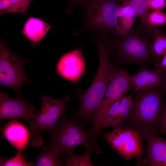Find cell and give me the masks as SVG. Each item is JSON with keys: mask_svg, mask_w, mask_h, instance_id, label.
I'll return each instance as SVG.
<instances>
[{"mask_svg": "<svg viewBox=\"0 0 166 166\" xmlns=\"http://www.w3.org/2000/svg\"><path fill=\"white\" fill-rule=\"evenodd\" d=\"M42 99L41 111L30 123V142L32 145L38 140L42 132L47 131L49 134L51 133L66 109V102L69 100L68 96L63 99L58 100L42 96Z\"/></svg>", "mask_w": 166, "mask_h": 166, "instance_id": "cell-8", "label": "cell"}, {"mask_svg": "<svg viewBox=\"0 0 166 166\" xmlns=\"http://www.w3.org/2000/svg\"><path fill=\"white\" fill-rule=\"evenodd\" d=\"M134 93L132 107L124 127L132 128L141 133L159 132L166 108L161 89H141Z\"/></svg>", "mask_w": 166, "mask_h": 166, "instance_id": "cell-3", "label": "cell"}, {"mask_svg": "<svg viewBox=\"0 0 166 166\" xmlns=\"http://www.w3.org/2000/svg\"><path fill=\"white\" fill-rule=\"evenodd\" d=\"M89 0H69L68 6L66 9L68 12L72 11L73 7L80 4L82 5Z\"/></svg>", "mask_w": 166, "mask_h": 166, "instance_id": "cell-27", "label": "cell"}, {"mask_svg": "<svg viewBox=\"0 0 166 166\" xmlns=\"http://www.w3.org/2000/svg\"><path fill=\"white\" fill-rule=\"evenodd\" d=\"M148 21L149 27H158L166 24V14L160 10H153L149 12Z\"/></svg>", "mask_w": 166, "mask_h": 166, "instance_id": "cell-23", "label": "cell"}, {"mask_svg": "<svg viewBox=\"0 0 166 166\" xmlns=\"http://www.w3.org/2000/svg\"><path fill=\"white\" fill-rule=\"evenodd\" d=\"M156 68H158L162 71L166 72V53L163 56L161 60L154 64Z\"/></svg>", "mask_w": 166, "mask_h": 166, "instance_id": "cell-26", "label": "cell"}, {"mask_svg": "<svg viewBox=\"0 0 166 166\" xmlns=\"http://www.w3.org/2000/svg\"><path fill=\"white\" fill-rule=\"evenodd\" d=\"M65 164L54 149L48 144L42 148L40 154L33 164L36 166H59Z\"/></svg>", "mask_w": 166, "mask_h": 166, "instance_id": "cell-18", "label": "cell"}, {"mask_svg": "<svg viewBox=\"0 0 166 166\" xmlns=\"http://www.w3.org/2000/svg\"><path fill=\"white\" fill-rule=\"evenodd\" d=\"M165 9H166V7H165ZM165 14H166V13Z\"/></svg>", "mask_w": 166, "mask_h": 166, "instance_id": "cell-30", "label": "cell"}, {"mask_svg": "<svg viewBox=\"0 0 166 166\" xmlns=\"http://www.w3.org/2000/svg\"><path fill=\"white\" fill-rule=\"evenodd\" d=\"M26 60L21 58L12 53L5 43L0 42V84L9 87L19 93L22 83L30 82L25 74L23 67Z\"/></svg>", "mask_w": 166, "mask_h": 166, "instance_id": "cell-9", "label": "cell"}, {"mask_svg": "<svg viewBox=\"0 0 166 166\" xmlns=\"http://www.w3.org/2000/svg\"><path fill=\"white\" fill-rule=\"evenodd\" d=\"M154 28L134 27L127 32L111 37L113 43L112 54L121 64H135L148 68L154 63L152 50Z\"/></svg>", "mask_w": 166, "mask_h": 166, "instance_id": "cell-2", "label": "cell"}, {"mask_svg": "<svg viewBox=\"0 0 166 166\" xmlns=\"http://www.w3.org/2000/svg\"><path fill=\"white\" fill-rule=\"evenodd\" d=\"M93 41L97 44L99 49L98 69L88 90L83 93L80 91H77L80 105L76 117L84 122L90 121L101 102L108 85L118 68L110 59L113 49L111 38L98 33Z\"/></svg>", "mask_w": 166, "mask_h": 166, "instance_id": "cell-1", "label": "cell"}, {"mask_svg": "<svg viewBox=\"0 0 166 166\" xmlns=\"http://www.w3.org/2000/svg\"><path fill=\"white\" fill-rule=\"evenodd\" d=\"M93 152L90 150H85V153L81 155H75L74 152L67 155L65 166H94L91 162L90 157Z\"/></svg>", "mask_w": 166, "mask_h": 166, "instance_id": "cell-22", "label": "cell"}, {"mask_svg": "<svg viewBox=\"0 0 166 166\" xmlns=\"http://www.w3.org/2000/svg\"><path fill=\"white\" fill-rule=\"evenodd\" d=\"M34 0H0V14L11 13H26V10Z\"/></svg>", "mask_w": 166, "mask_h": 166, "instance_id": "cell-20", "label": "cell"}, {"mask_svg": "<svg viewBox=\"0 0 166 166\" xmlns=\"http://www.w3.org/2000/svg\"><path fill=\"white\" fill-rule=\"evenodd\" d=\"M120 0H89L82 5L83 25L77 36L85 30L110 37L117 34V18Z\"/></svg>", "mask_w": 166, "mask_h": 166, "instance_id": "cell-5", "label": "cell"}, {"mask_svg": "<svg viewBox=\"0 0 166 166\" xmlns=\"http://www.w3.org/2000/svg\"><path fill=\"white\" fill-rule=\"evenodd\" d=\"M132 77L134 93L140 90L155 88H160L162 90L163 76L162 71L159 69L152 70L140 68L135 74L132 75Z\"/></svg>", "mask_w": 166, "mask_h": 166, "instance_id": "cell-14", "label": "cell"}, {"mask_svg": "<svg viewBox=\"0 0 166 166\" xmlns=\"http://www.w3.org/2000/svg\"><path fill=\"white\" fill-rule=\"evenodd\" d=\"M25 155L22 152H18L14 157L6 160H1L0 165L3 166H32L33 164L32 162L27 163L25 160Z\"/></svg>", "mask_w": 166, "mask_h": 166, "instance_id": "cell-24", "label": "cell"}, {"mask_svg": "<svg viewBox=\"0 0 166 166\" xmlns=\"http://www.w3.org/2000/svg\"><path fill=\"white\" fill-rule=\"evenodd\" d=\"M50 134L48 144L62 159H66L67 155L73 152L74 148L79 145L94 153H100L102 152L91 129L84 121L76 117L68 118L63 113Z\"/></svg>", "mask_w": 166, "mask_h": 166, "instance_id": "cell-4", "label": "cell"}, {"mask_svg": "<svg viewBox=\"0 0 166 166\" xmlns=\"http://www.w3.org/2000/svg\"><path fill=\"white\" fill-rule=\"evenodd\" d=\"M162 72L163 76V82L162 90L163 94L166 96V72Z\"/></svg>", "mask_w": 166, "mask_h": 166, "instance_id": "cell-29", "label": "cell"}, {"mask_svg": "<svg viewBox=\"0 0 166 166\" xmlns=\"http://www.w3.org/2000/svg\"><path fill=\"white\" fill-rule=\"evenodd\" d=\"M137 16L132 8L129 5L123 4L117 12V34L125 33L132 28L136 17Z\"/></svg>", "mask_w": 166, "mask_h": 166, "instance_id": "cell-17", "label": "cell"}, {"mask_svg": "<svg viewBox=\"0 0 166 166\" xmlns=\"http://www.w3.org/2000/svg\"><path fill=\"white\" fill-rule=\"evenodd\" d=\"M159 132L166 135V108L163 116Z\"/></svg>", "mask_w": 166, "mask_h": 166, "instance_id": "cell-28", "label": "cell"}, {"mask_svg": "<svg viewBox=\"0 0 166 166\" xmlns=\"http://www.w3.org/2000/svg\"><path fill=\"white\" fill-rule=\"evenodd\" d=\"M122 4L130 6L136 13L140 19V24L143 28L149 27L148 17L149 9L148 0H120Z\"/></svg>", "mask_w": 166, "mask_h": 166, "instance_id": "cell-21", "label": "cell"}, {"mask_svg": "<svg viewBox=\"0 0 166 166\" xmlns=\"http://www.w3.org/2000/svg\"><path fill=\"white\" fill-rule=\"evenodd\" d=\"M148 6L149 9L160 11L165 8L166 0H148Z\"/></svg>", "mask_w": 166, "mask_h": 166, "instance_id": "cell-25", "label": "cell"}, {"mask_svg": "<svg viewBox=\"0 0 166 166\" xmlns=\"http://www.w3.org/2000/svg\"><path fill=\"white\" fill-rule=\"evenodd\" d=\"M3 132L5 138L18 152H22L30 142L29 130L16 119L12 120L8 122Z\"/></svg>", "mask_w": 166, "mask_h": 166, "instance_id": "cell-15", "label": "cell"}, {"mask_svg": "<svg viewBox=\"0 0 166 166\" xmlns=\"http://www.w3.org/2000/svg\"><path fill=\"white\" fill-rule=\"evenodd\" d=\"M51 27L39 18L30 17L24 25L22 33L35 45L44 38Z\"/></svg>", "mask_w": 166, "mask_h": 166, "instance_id": "cell-16", "label": "cell"}, {"mask_svg": "<svg viewBox=\"0 0 166 166\" xmlns=\"http://www.w3.org/2000/svg\"><path fill=\"white\" fill-rule=\"evenodd\" d=\"M56 72L63 78L77 84L85 73V61L81 49H75L64 55L56 65Z\"/></svg>", "mask_w": 166, "mask_h": 166, "instance_id": "cell-12", "label": "cell"}, {"mask_svg": "<svg viewBox=\"0 0 166 166\" xmlns=\"http://www.w3.org/2000/svg\"><path fill=\"white\" fill-rule=\"evenodd\" d=\"M0 121L22 118L30 124L39 113L23 99L11 98L4 92H0Z\"/></svg>", "mask_w": 166, "mask_h": 166, "instance_id": "cell-10", "label": "cell"}, {"mask_svg": "<svg viewBox=\"0 0 166 166\" xmlns=\"http://www.w3.org/2000/svg\"><path fill=\"white\" fill-rule=\"evenodd\" d=\"M134 88L132 75L126 70L118 68L108 85L101 102L90 119L92 124L91 131L95 139L97 140L100 133L108 109Z\"/></svg>", "mask_w": 166, "mask_h": 166, "instance_id": "cell-6", "label": "cell"}, {"mask_svg": "<svg viewBox=\"0 0 166 166\" xmlns=\"http://www.w3.org/2000/svg\"><path fill=\"white\" fill-rule=\"evenodd\" d=\"M133 92L124 95L114 103L108 109L104 117L101 128L109 127L113 128L124 127V122L133 104Z\"/></svg>", "mask_w": 166, "mask_h": 166, "instance_id": "cell-13", "label": "cell"}, {"mask_svg": "<svg viewBox=\"0 0 166 166\" xmlns=\"http://www.w3.org/2000/svg\"><path fill=\"white\" fill-rule=\"evenodd\" d=\"M101 135L117 154L129 161L145 153L143 138L139 131L130 127L114 128L110 132Z\"/></svg>", "mask_w": 166, "mask_h": 166, "instance_id": "cell-7", "label": "cell"}, {"mask_svg": "<svg viewBox=\"0 0 166 166\" xmlns=\"http://www.w3.org/2000/svg\"><path fill=\"white\" fill-rule=\"evenodd\" d=\"M147 144L145 157L136 158L137 166H166V138L157 133L146 131L141 133Z\"/></svg>", "mask_w": 166, "mask_h": 166, "instance_id": "cell-11", "label": "cell"}, {"mask_svg": "<svg viewBox=\"0 0 166 166\" xmlns=\"http://www.w3.org/2000/svg\"><path fill=\"white\" fill-rule=\"evenodd\" d=\"M153 31L152 50L154 64L160 61L161 56L166 53V34L158 27L154 28Z\"/></svg>", "mask_w": 166, "mask_h": 166, "instance_id": "cell-19", "label": "cell"}]
</instances>
